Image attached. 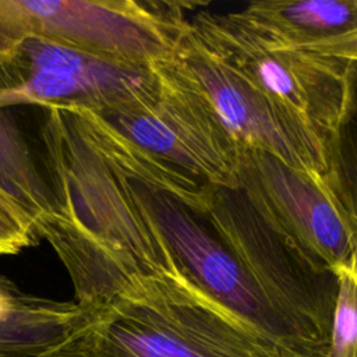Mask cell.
<instances>
[{
    "mask_svg": "<svg viewBox=\"0 0 357 357\" xmlns=\"http://www.w3.org/2000/svg\"><path fill=\"white\" fill-rule=\"evenodd\" d=\"M198 3L0 0V38L38 35L135 66L173 60Z\"/></svg>",
    "mask_w": 357,
    "mask_h": 357,
    "instance_id": "3",
    "label": "cell"
},
{
    "mask_svg": "<svg viewBox=\"0 0 357 357\" xmlns=\"http://www.w3.org/2000/svg\"><path fill=\"white\" fill-rule=\"evenodd\" d=\"M237 183L258 212L304 252L333 272L357 271V223L322 174L238 148Z\"/></svg>",
    "mask_w": 357,
    "mask_h": 357,
    "instance_id": "7",
    "label": "cell"
},
{
    "mask_svg": "<svg viewBox=\"0 0 357 357\" xmlns=\"http://www.w3.org/2000/svg\"><path fill=\"white\" fill-rule=\"evenodd\" d=\"M0 188L21 205L35 227L50 211V192L40 158L35 156L22 132L3 110H0Z\"/></svg>",
    "mask_w": 357,
    "mask_h": 357,
    "instance_id": "12",
    "label": "cell"
},
{
    "mask_svg": "<svg viewBox=\"0 0 357 357\" xmlns=\"http://www.w3.org/2000/svg\"><path fill=\"white\" fill-rule=\"evenodd\" d=\"M86 311L74 337L96 357H275L177 273L137 276Z\"/></svg>",
    "mask_w": 357,
    "mask_h": 357,
    "instance_id": "1",
    "label": "cell"
},
{
    "mask_svg": "<svg viewBox=\"0 0 357 357\" xmlns=\"http://www.w3.org/2000/svg\"><path fill=\"white\" fill-rule=\"evenodd\" d=\"M304 49L317 52L325 56L342 59L346 61H357V29L344 36L315 43Z\"/></svg>",
    "mask_w": 357,
    "mask_h": 357,
    "instance_id": "14",
    "label": "cell"
},
{
    "mask_svg": "<svg viewBox=\"0 0 357 357\" xmlns=\"http://www.w3.org/2000/svg\"><path fill=\"white\" fill-rule=\"evenodd\" d=\"M159 88V64L120 63L38 35L0 38V110L31 105L107 116L151 100Z\"/></svg>",
    "mask_w": 357,
    "mask_h": 357,
    "instance_id": "4",
    "label": "cell"
},
{
    "mask_svg": "<svg viewBox=\"0 0 357 357\" xmlns=\"http://www.w3.org/2000/svg\"><path fill=\"white\" fill-rule=\"evenodd\" d=\"M199 6L190 15L194 36L324 142L343 103L347 61L278 45L236 13L218 14Z\"/></svg>",
    "mask_w": 357,
    "mask_h": 357,
    "instance_id": "5",
    "label": "cell"
},
{
    "mask_svg": "<svg viewBox=\"0 0 357 357\" xmlns=\"http://www.w3.org/2000/svg\"><path fill=\"white\" fill-rule=\"evenodd\" d=\"M324 178L357 223V61H347L339 116L324 139Z\"/></svg>",
    "mask_w": 357,
    "mask_h": 357,
    "instance_id": "11",
    "label": "cell"
},
{
    "mask_svg": "<svg viewBox=\"0 0 357 357\" xmlns=\"http://www.w3.org/2000/svg\"><path fill=\"white\" fill-rule=\"evenodd\" d=\"M155 98L103 117L167 173L192 187H238V145L199 89L170 60Z\"/></svg>",
    "mask_w": 357,
    "mask_h": 357,
    "instance_id": "6",
    "label": "cell"
},
{
    "mask_svg": "<svg viewBox=\"0 0 357 357\" xmlns=\"http://www.w3.org/2000/svg\"><path fill=\"white\" fill-rule=\"evenodd\" d=\"M39 357H96L92 351L84 347L75 337L74 333L60 342L59 344L50 347L47 351Z\"/></svg>",
    "mask_w": 357,
    "mask_h": 357,
    "instance_id": "15",
    "label": "cell"
},
{
    "mask_svg": "<svg viewBox=\"0 0 357 357\" xmlns=\"http://www.w3.org/2000/svg\"><path fill=\"white\" fill-rule=\"evenodd\" d=\"M39 240L33 220L0 188V255L17 254Z\"/></svg>",
    "mask_w": 357,
    "mask_h": 357,
    "instance_id": "13",
    "label": "cell"
},
{
    "mask_svg": "<svg viewBox=\"0 0 357 357\" xmlns=\"http://www.w3.org/2000/svg\"><path fill=\"white\" fill-rule=\"evenodd\" d=\"M236 14L287 47L304 49L357 29V0H264Z\"/></svg>",
    "mask_w": 357,
    "mask_h": 357,
    "instance_id": "10",
    "label": "cell"
},
{
    "mask_svg": "<svg viewBox=\"0 0 357 357\" xmlns=\"http://www.w3.org/2000/svg\"><path fill=\"white\" fill-rule=\"evenodd\" d=\"M205 209L310 357H328L337 275L273 227L240 187L206 184Z\"/></svg>",
    "mask_w": 357,
    "mask_h": 357,
    "instance_id": "2",
    "label": "cell"
},
{
    "mask_svg": "<svg viewBox=\"0 0 357 357\" xmlns=\"http://www.w3.org/2000/svg\"><path fill=\"white\" fill-rule=\"evenodd\" d=\"M172 61L205 96L238 148L259 149L296 169L324 176L319 135L208 50L190 26Z\"/></svg>",
    "mask_w": 357,
    "mask_h": 357,
    "instance_id": "8",
    "label": "cell"
},
{
    "mask_svg": "<svg viewBox=\"0 0 357 357\" xmlns=\"http://www.w3.org/2000/svg\"><path fill=\"white\" fill-rule=\"evenodd\" d=\"M88 318L75 301H59L22 291L0 275V357H39Z\"/></svg>",
    "mask_w": 357,
    "mask_h": 357,
    "instance_id": "9",
    "label": "cell"
},
{
    "mask_svg": "<svg viewBox=\"0 0 357 357\" xmlns=\"http://www.w3.org/2000/svg\"><path fill=\"white\" fill-rule=\"evenodd\" d=\"M356 272H357V271H356Z\"/></svg>",
    "mask_w": 357,
    "mask_h": 357,
    "instance_id": "16",
    "label": "cell"
}]
</instances>
